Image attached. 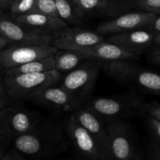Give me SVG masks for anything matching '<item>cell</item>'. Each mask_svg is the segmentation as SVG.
<instances>
[{
    "mask_svg": "<svg viewBox=\"0 0 160 160\" xmlns=\"http://www.w3.org/2000/svg\"><path fill=\"white\" fill-rule=\"evenodd\" d=\"M65 132L81 158L87 160H112L110 153L77 122L72 115L65 122Z\"/></svg>",
    "mask_w": 160,
    "mask_h": 160,
    "instance_id": "8992f818",
    "label": "cell"
},
{
    "mask_svg": "<svg viewBox=\"0 0 160 160\" xmlns=\"http://www.w3.org/2000/svg\"><path fill=\"white\" fill-rule=\"evenodd\" d=\"M69 143L61 126L50 119H42L29 133L17 137L13 141L20 154L36 159L61 155L68 149Z\"/></svg>",
    "mask_w": 160,
    "mask_h": 160,
    "instance_id": "6da1fadb",
    "label": "cell"
},
{
    "mask_svg": "<svg viewBox=\"0 0 160 160\" xmlns=\"http://www.w3.org/2000/svg\"><path fill=\"white\" fill-rule=\"evenodd\" d=\"M0 136L5 139L12 138L11 131L9 125L8 108L0 109Z\"/></svg>",
    "mask_w": 160,
    "mask_h": 160,
    "instance_id": "d4e9b609",
    "label": "cell"
},
{
    "mask_svg": "<svg viewBox=\"0 0 160 160\" xmlns=\"http://www.w3.org/2000/svg\"><path fill=\"white\" fill-rule=\"evenodd\" d=\"M52 69H55L54 54L30 61V62L21 64V65L8 69V70L2 71L1 72V75L13 76V75H24V74L38 73V72L52 70Z\"/></svg>",
    "mask_w": 160,
    "mask_h": 160,
    "instance_id": "ac0fdd59",
    "label": "cell"
},
{
    "mask_svg": "<svg viewBox=\"0 0 160 160\" xmlns=\"http://www.w3.org/2000/svg\"><path fill=\"white\" fill-rule=\"evenodd\" d=\"M0 35L12 45H43L52 42L50 34L35 30L4 17L0 18Z\"/></svg>",
    "mask_w": 160,
    "mask_h": 160,
    "instance_id": "9c48e42d",
    "label": "cell"
},
{
    "mask_svg": "<svg viewBox=\"0 0 160 160\" xmlns=\"http://www.w3.org/2000/svg\"><path fill=\"white\" fill-rule=\"evenodd\" d=\"M141 104L139 97L129 93L112 98H92L89 100L86 108L104 120L132 116L138 113Z\"/></svg>",
    "mask_w": 160,
    "mask_h": 160,
    "instance_id": "5b68a950",
    "label": "cell"
},
{
    "mask_svg": "<svg viewBox=\"0 0 160 160\" xmlns=\"http://www.w3.org/2000/svg\"><path fill=\"white\" fill-rule=\"evenodd\" d=\"M102 68L118 82L135 86L153 93H160V75L140 68L132 61L103 62Z\"/></svg>",
    "mask_w": 160,
    "mask_h": 160,
    "instance_id": "3957f363",
    "label": "cell"
},
{
    "mask_svg": "<svg viewBox=\"0 0 160 160\" xmlns=\"http://www.w3.org/2000/svg\"><path fill=\"white\" fill-rule=\"evenodd\" d=\"M125 1H129V2H133L134 3L137 0H110L111 5L112 7V11H113V16L118 15L120 13V6L124 5Z\"/></svg>",
    "mask_w": 160,
    "mask_h": 160,
    "instance_id": "f1b7e54d",
    "label": "cell"
},
{
    "mask_svg": "<svg viewBox=\"0 0 160 160\" xmlns=\"http://www.w3.org/2000/svg\"><path fill=\"white\" fill-rule=\"evenodd\" d=\"M157 16L156 13L142 10L123 13L111 21L101 23L96 30L98 33L104 35L145 29L153 23Z\"/></svg>",
    "mask_w": 160,
    "mask_h": 160,
    "instance_id": "30bf717a",
    "label": "cell"
},
{
    "mask_svg": "<svg viewBox=\"0 0 160 160\" xmlns=\"http://www.w3.org/2000/svg\"><path fill=\"white\" fill-rule=\"evenodd\" d=\"M153 44H155V46H159L160 45V33L156 34L155 35L153 40Z\"/></svg>",
    "mask_w": 160,
    "mask_h": 160,
    "instance_id": "8d00e7d4",
    "label": "cell"
},
{
    "mask_svg": "<svg viewBox=\"0 0 160 160\" xmlns=\"http://www.w3.org/2000/svg\"><path fill=\"white\" fill-rule=\"evenodd\" d=\"M4 140H6L5 138H2V137H1V136H0V143H1V142H2V141H3Z\"/></svg>",
    "mask_w": 160,
    "mask_h": 160,
    "instance_id": "f35d334b",
    "label": "cell"
},
{
    "mask_svg": "<svg viewBox=\"0 0 160 160\" xmlns=\"http://www.w3.org/2000/svg\"><path fill=\"white\" fill-rule=\"evenodd\" d=\"M2 76L10 98L14 101H23L29 100L48 87L56 86L62 80L63 74L57 69H52L38 73Z\"/></svg>",
    "mask_w": 160,
    "mask_h": 160,
    "instance_id": "7a4b0ae2",
    "label": "cell"
},
{
    "mask_svg": "<svg viewBox=\"0 0 160 160\" xmlns=\"http://www.w3.org/2000/svg\"><path fill=\"white\" fill-rule=\"evenodd\" d=\"M103 61L87 59L62 78L61 87L81 101L87 99L94 87Z\"/></svg>",
    "mask_w": 160,
    "mask_h": 160,
    "instance_id": "277c9868",
    "label": "cell"
},
{
    "mask_svg": "<svg viewBox=\"0 0 160 160\" xmlns=\"http://www.w3.org/2000/svg\"><path fill=\"white\" fill-rule=\"evenodd\" d=\"M133 5L142 11L160 14V0H137Z\"/></svg>",
    "mask_w": 160,
    "mask_h": 160,
    "instance_id": "cb8c5ba5",
    "label": "cell"
},
{
    "mask_svg": "<svg viewBox=\"0 0 160 160\" xmlns=\"http://www.w3.org/2000/svg\"><path fill=\"white\" fill-rule=\"evenodd\" d=\"M8 44V42L6 38H4L3 37L0 35V51L3 50L6 47Z\"/></svg>",
    "mask_w": 160,
    "mask_h": 160,
    "instance_id": "d590c367",
    "label": "cell"
},
{
    "mask_svg": "<svg viewBox=\"0 0 160 160\" xmlns=\"http://www.w3.org/2000/svg\"><path fill=\"white\" fill-rule=\"evenodd\" d=\"M33 13H42L53 18H59L55 0H35Z\"/></svg>",
    "mask_w": 160,
    "mask_h": 160,
    "instance_id": "7402d4cb",
    "label": "cell"
},
{
    "mask_svg": "<svg viewBox=\"0 0 160 160\" xmlns=\"http://www.w3.org/2000/svg\"><path fill=\"white\" fill-rule=\"evenodd\" d=\"M150 116L160 121V105H152L148 109Z\"/></svg>",
    "mask_w": 160,
    "mask_h": 160,
    "instance_id": "d6a6232c",
    "label": "cell"
},
{
    "mask_svg": "<svg viewBox=\"0 0 160 160\" xmlns=\"http://www.w3.org/2000/svg\"><path fill=\"white\" fill-rule=\"evenodd\" d=\"M72 115L77 122L84 127L110 153L108 133L104 120L87 108L78 109L72 112Z\"/></svg>",
    "mask_w": 160,
    "mask_h": 160,
    "instance_id": "9a60e30c",
    "label": "cell"
},
{
    "mask_svg": "<svg viewBox=\"0 0 160 160\" xmlns=\"http://www.w3.org/2000/svg\"><path fill=\"white\" fill-rule=\"evenodd\" d=\"M59 18L67 24H82L87 15L72 0H55Z\"/></svg>",
    "mask_w": 160,
    "mask_h": 160,
    "instance_id": "ffe728a7",
    "label": "cell"
},
{
    "mask_svg": "<svg viewBox=\"0 0 160 160\" xmlns=\"http://www.w3.org/2000/svg\"><path fill=\"white\" fill-rule=\"evenodd\" d=\"M131 160H144L141 151L136 148V150H135L134 152V154H133V158H132Z\"/></svg>",
    "mask_w": 160,
    "mask_h": 160,
    "instance_id": "e575fe53",
    "label": "cell"
},
{
    "mask_svg": "<svg viewBox=\"0 0 160 160\" xmlns=\"http://www.w3.org/2000/svg\"><path fill=\"white\" fill-rule=\"evenodd\" d=\"M12 99L7 93L2 76L0 75V109H7L11 106Z\"/></svg>",
    "mask_w": 160,
    "mask_h": 160,
    "instance_id": "484cf974",
    "label": "cell"
},
{
    "mask_svg": "<svg viewBox=\"0 0 160 160\" xmlns=\"http://www.w3.org/2000/svg\"><path fill=\"white\" fill-rule=\"evenodd\" d=\"M0 160H25L24 157L19 152H10V153L4 154Z\"/></svg>",
    "mask_w": 160,
    "mask_h": 160,
    "instance_id": "1f68e13d",
    "label": "cell"
},
{
    "mask_svg": "<svg viewBox=\"0 0 160 160\" xmlns=\"http://www.w3.org/2000/svg\"><path fill=\"white\" fill-rule=\"evenodd\" d=\"M148 160H160V146L151 144L148 148Z\"/></svg>",
    "mask_w": 160,
    "mask_h": 160,
    "instance_id": "83f0119b",
    "label": "cell"
},
{
    "mask_svg": "<svg viewBox=\"0 0 160 160\" xmlns=\"http://www.w3.org/2000/svg\"><path fill=\"white\" fill-rule=\"evenodd\" d=\"M154 37L155 35L150 31L139 29L115 34L109 37L107 41L138 57L153 44Z\"/></svg>",
    "mask_w": 160,
    "mask_h": 160,
    "instance_id": "4fadbf2b",
    "label": "cell"
},
{
    "mask_svg": "<svg viewBox=\"0 0 160 160\" xmlns=\"http://www.w3.org/2000/svg\"><path fill=\"white\" fill-rule=\"evenodd\" d=\"M112 160H131L136 148L128 126L121 120H114L107 126Z\"/></svg>",
    "mask_w": 160,
    "mask_h": 160,
    "instance_id": "8fae6325",
    "label": "cell"
},
{
    "mask_svg": "<svg viewBox=\"0 0 160 160\" xmlns=\"http://www.w3.org/2000/svg\"><path fill=\"white\" fill-rule=\"evenodd\" d=\"M42 107L59 112H75L82 101L64 90L62 87H50L40 91L29 99Z\"/></svg>",
    "mask_w": 160,
    "mask_h": 160,
    "instance_id": "7c38bea8",
    "label": "cell"
},
{
    "mask_svg": "<svg viewBox=\"0 0 160 160\" xmlns=\"http://www.w3.org/2000/svg\"><path fill=\"white\" fill-rule=\"evenodd\" d=\"M8 110L9 125L12 138L29 133L43 119L35 111H31L24 108L10 106Z\"/></svg>",
    "mask_w": 160,
    "mask_h": 160,
    "instance_id": "2e32d148",
    "label": "cell"
},
{
    "mask_svg": "<svg viewBox=\"0 0 160 160\" xmlns=\"http://www.w3.org/2000/svg\"><path fill=\"white\" fill-rule=\"evenodd\" d=\"M2 10H0V18H1L2 17Z\"/></svg>",
    "mask_w": 160,
    "mask_h": 160,
    "instance_id": "ab89813d",
    "label": "cell"
},
{
    "mask_svg": "<svg viewBox=\"0 0 160 160\" xmlns=\"http://www.w3.org/2000/svg\"><path fill=\"white\" fill-rule=\"evenodd\" d=\"M54 58L55 69L61 74L69 73L87 60L81 53L72 50H58L54 54Z\"/></svg>",
    "mask_w": 160,
    "mask_h": 160,
    "instance_id": "d6986e66",
    "label": "cell"
},
{
    "mask_svg": "<svg viewBox=\"0 0 160 160\" xmlns=\"http://www.w3.org/2000/svg\"><path fill=\"white\" fill-rule=\"evenodd\" d=\"M104 41L102 35L78 27H65L52 34L51 45L58 50L79 51Z\"/></svg>",
    "mask_w": 160,
    "mask_h": 160,
    "instance_id": "ba28073f",
    "label": "cell"
},
{
    "mask_svg": "<svg viewBox=\"0 0 160 160\" xmlns=\"http://www.w3.org/2000/svg\"><path fill=\"white\" fill-rule=\"evenodd\" d=\"M35 0H15L10 7V12L16 17L33 13Z\"/></svg>",
    "mask_w": 160,
    "mask_h": 160,
    "instance_id": "603a6c76",
    "label": "cell"
},
{
    "mask_svg": "<svg viewBox=\"0 0 160 160\" xmlns=\"http://www.w3.org/2000/svg\"><path fill=\"white\" fill-rule=\"evenodd\" d=\"M145 29L148 31H150L154 35L160 33V16H157L153 23L148 28H146Z\"/></svg>",
    "mask_w": 160,
    "mask_h": 160,
    "instance_id": "4dcf8cb0",
    "label": "cell"
},
{
    "mask_svg": "<svg viewBox=\"0 0 160 160\" xmlns=\"http://www.w3.org/2000/svg\"><path fill=\"white\" fill-rule=\"evenodd\" d=\"M87 59H96L103 62L118 61H134L138 57L108 41L97 43L79 50Z\"/></svg>",
    "mask_w": 160,
    "mask_h": 160,
    "instance_id": "5bb4252c",
    "label": "cell"
},
{
    "mask_svg": "<svg viewBox=\"0 0 160 160\" xmlns=\"http://www.w3.org/2000/svg\"><path fill=\"white\" fill-rule=\"evenodd\" d=\"M149 59L152 63L160 65V45L155 46L149 53Z\"/></svg>",
    "mask_w": 160,
    "mask_h": 160,
    "instance_id": "f546056e",
    "label": "cell"
},
{
    "mask_svg": "<svg viewBox=\"0 0 160 160\" xmlns=\"http://www.w3.org/2000/svg\"><path fill=\"white\" fill-rule=\"evenodd\" d=\"M3 155H4L3 150H2V148H0V158H1V157H2Z\"/></svg>",
    "mask_w": 160,
    "mask_h": 160,
    "instance_id": "74e56055",
    "label": "cell"
},
{
    "mask_svg": "<svg viewBox=\"0 0 160 160\" xmlns=\"http://www.w3.org/2000/svg\"><path fill=\"white\" fill-rule=\"evenodd\" d=\"M15 0H0V10H5L10 9Z\"/></svg>",
    "mask_w": 160,
    "mask_h": 160,
    "instance_id": "836d02e7",
    "label": "cell"
},
{
    "mask_svg": "<svg viewBox=\"0 0 160 160\" xmlns=\"http://www.w3.org/2000/svg\"><path fill=\"white\" fill-rule=\"evenodd\" d=\"M148 124L152 130L153 131L154 134L155 135V137L160 143V121L150 116L148 118Z\"/></svg>",
    "mask_w": 160,
    "mask_h": 160,
    "instance_id": "4316f807",
    "label": "cell"
},
{
    "mask_svg": "<svg viewBox=\"0 0 160 160\" xmlns=\"http://www.w3.org/2000/svg\"><path fill=\"white\" fill-rule=\"evenodd\" d=\"M87 16L91 15H110L113 11L110 0H72Z\"/></svg>",
    "mask_w": 160,
    "mask_h": 160,
    "instance_id": "44dd1931",
    "label": "cell"
},
{
    "mask_svg": "<svg viewBox=\"0 0 160 160\" xmlns=\"http://www.w3.org/2000/svg\"><path fill=\"white\" fill-rule=\"evenodd\" d=\"M58 49L51 44L12 45L0 51V71L8 70L35 60L55 54Z\"/></svg>",
    "mask_w": 160,
    "mask_h": 160,
    "instance_id": "52a82bcc",
    "label": "cell"
},
{
    "mask_svg": "<svg viewBox=\"0 0 160 160\" xmlns=\"http://www.w3.org/2000/svg\"><path fill=\"white\" fill-rule=\"evenodd\" d=\"M15 21L24 26L39 32L52 35L57 31L68 27V24L61 18H53L38 13L20 15L15 18Z\"/></svg>",
    "mask_w": 160,
    "mask_h": 160,
    "instance_id": "e0dca14e",
    "label": "cell"
}]
</instances>
